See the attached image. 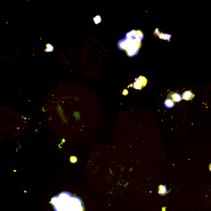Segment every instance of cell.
<instances>
[{
    "instance_id": "cell-1",
    "label": "cell",
    "mask_w": 211,
    "mask_h": 211,
    "mask_svg": "<svg viewBox=\"0 0 211 211\" xmlns=\"http://www.w3.org/2000/svg\"><path fill=\"white\" fill-rule=\"evenodd\" d=\"M141 42H138L137 41L130 45L128 49L126 50L127 54L129 57L135 56L138 53L139 49L141 47Z\"/></svg>"
},
{
    "instance_id": "cell-2",
    "label": "cell",
    "mask_w": 211,
    "mask_h": 211,
    "mask_svg": "<svg viewBox=\"0 0 211 211\" xmlns=\"http://www.w3.org/2000/svg\"><path fill=\"white\" fill-rule=\"evenodd\" d=\"M135 80V82L134 83V88L137 89H141L142 87H145L147 83V79L142 76L136 78Z\"/></svg>"
},
{
    "instance_id": "cell-3",
    "label": "cell",
    "mask_w": 211,
    "mask_h": 211,
    "mask_svg": "<svg viewBox=\"0 0 211 211\" xmlns=\"http://www.w3.org/2000/svg\"><path fill=\"white\" fill-rule=\"evenodd\" d=\"M169 99H172L175 102H179L183 99L182 96L176 92H172L170 94Z\"/></svg>"
},
{
    "instance_id": "cell-4",
    "label": "cell",
    "mask_w": 211,
    "mask_h": 211,
    "mask_svg": "<svg viewBox=\"0 0 211 211\" xmlns=\"http://www.w3.org/2000/svg\"><path fill=\"white\" fill-rule=\"evenodd\" d=\"M195 96V95L191 91H186L182 94V98L184 100L189 101L193 99Z\"/></svg>"
},
{
    "instance_id": "cell-5",
    "label": "cell",
    "mask_w": 211,
    "mask_h": 211,
    "mask_svg": "<svg viewBox=\"0 0 211 211\" xmlns=\"http://www.w3.org/2000/svg\"><path fill=\"white\" fill-rule=\"evenodd\" d=\"M175 104V102L169 98L166 99L164 102V105L167 108H172L174 106Z\"/></svg>"
},
{
    "instance_id": "cell-6",
    "label": "cell",
    "mask_w": 211,
    "mask_h": 211,
    "mask_svg": "<svg viewBox=\"0 0 211 211\" xmlns=\"http://www.w3.org/2000/svg\"><path fill=\"white\" fill-rule=\"evenodd\" d=\"M135 37L136 40L137 42H141L143 38V33L140 30L136 31Z\"/></svg>"
},
{
    "instance_id": "cell-7",
    "label": "cell",
    "mask_w": 211,
    "mask_h": 211,
    "mask_svg": "<svg viewBox=\"0 0 211 211\" xmlns=\"http://www.w3.org/2000/svg\"><path fill=\"white\" fill-rule=\"evenodd\" d=\"M45 46H46V48L44 50L45 52L47 53H51L54 51V47L51 44L48 43L46 44Z\"/></svg>"
},
{
    "instance_id": "cell-8",
    "label": "cell",
    "mask_w": 211,
    "mask_h": 211,
    "mask_svg": "<svg viewBox=\"0 0 211 211\" xmlns=\"http://www.w3.org/2000/svg\"><path fill=\"white\" fill-rule=\"evenodd\" d=\"M159 193L162 195H165L167 193L166 187L165 185H160L159 186Z\"/></svg>"
},
{
    "instance_id": "cell-9",
    "label": "cell",
    "mask_w": 211,
    "mask_h": 211,
    "mask_svg": "<svg viewBox=\"0 0 211 211\" xmlns=\"http://www.w3.org/2000/svg\"><path fill=\"white\" fill-rule=\"evenodd\" d=\"M171 37V35L170 34H160V35H159V37H160V38L163 39L165 40H167L169 41H170Z\"/></svg>"
},
{
    "instance_id": "cell-10",
    "label": "cell",
    "mask_w": 211,
    "mask_h": 211,
    "mask_svg": "<svg viewBox=\"0 0 211 211\" xmlns=\"http://www.w3.org/2000/svg\"><path fill=\"white\" fill-rule=\"evenodd\" d=\"M93 21L96 25L100 23L102 21V19L100 15H97L93 18Z\"/></svg>"
},
{
    "instance_id": "cell-11",
    "label": "cell",
    "mask_w": 211,
    "mask_h": 211,
    "mask_svg": "<svg viewBox=\"0 0 211 211\" xmlns=\"http://www.w3.org/2000/svg\"><path fill=\"white\" fill-rule=\"evenodd\" d=\"M70 160L71 162H76V161H77V158L76 157L73 156V157H70Z\"/></svg>"
},
{
    "instance_id": "cell-12",
    "label": "cell",
    "mask_w": 211,
    "mask_h": 211,
    "mask_svg": "<svg viewBox=\"0 0 211 211\" xmlns=\"http://www.w3.org/2000/svg\"><path fill=\"white\" fill-rule=\"evenodd\" d=\"M209 169H210V171H211V163L210 164V166H209Z\"/></svg>"
}]
</instances>
